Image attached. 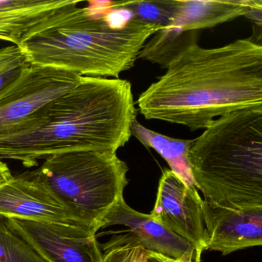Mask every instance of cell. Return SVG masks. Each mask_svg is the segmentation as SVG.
Masks as SVG:
<instances>
[{"instance_id": "cell-7", "label": "cell", "mask_w": 262, "mask_h": 262, "mask_svg": "<svg viewBox=\"0 0 262 262\" xmlns=\"http://www.w3.org/2000/svg\"><path fill=\"white\" fill-rule=\"evenodd\" d=\"M46 262H102L96 234L90 228L23 219H4Z\"/></svg>"}, {"instance_id": "cell-10", "label": "cell", "mask_w": 262, "mask_h": 262, "mask_svg": "<svg viewBox=\"0 0 262 262\" xmlns=\"http://www.w3.org/2000/svg\"><path fill=\"white\" fill-rule=\"evenodd\" d=\"M113 225H123L119 232L125 238L135 241L147 251H154L173 258L201 260L194 247L174 234L150 214L139 212L127 205L122 197L110 208L99 225V230Z\"/></svg>"}, {"instance_id": "cell-4", "label": "cell", "mask_w": 262, "mask_h": 262, "mask_svg": "<svg viewBox=\"0 0 262 262\" xmlns=\"http://www.w3.org/2000/svg\"><path fill=\"white\" fill-rule=\"evenodd\" d=\"M187 155L204 201L237 210L262 207V108L217 118L191 140Z\"/></svg>"}, {"instance_id": "cell-1", "label": "cell", "mask_w": 262, "mask_h": 262, "mask_svg": "<svg viewBox=\"0 0 262 262\" xmlns=\"http://www.w3.org/2000/svg\"><path fill=\"white\" fill-rule=\"evenodd\" d=\"M166 72L138 98L146 119L206 128L216 118L262 108V46L238 39L217 48L194 42L168 64Z\"/></svg>"}, {"instance_id": "cell-19", "label": "cell", "mask_w": 262, "mask_h": 262, "mask_svg": "<svg viewBox=\"0 0 262 262\" xmlns=\"http://www.w3.org/2000/svg\"><path fill=\"white\" fill-rule=\"evenodd\" d=\"M30 66L25 55L17 46L0 49V92L14 82Z\"/></svg>"}, {"instance_id": "cell-20", "label": "cell", "mask_w": 262, "mask_h": 262, "mask_svg": "<svg viewBox=\"0 0 262 262\" xmlns=\"http://www.w3.org/2000/svg\"><path fill=\"white\" fill-rule=\"evenodd\" d=\"M147 262H201V260L191 258H173L154 251H147Z\"/></svg>"}, {"instance_id": "cell-8", "label": "cell", "mask_w": 262, "mask_h": 262, "mask_svg": "<svg viewBox=\"0 0 262 262\" xmlns=\"http://www.w3.org/2000/svg\"><path fill=\"white\" fill-rule=\"evenodd\" d=\"M197 188L189 187L171 169L159 181L151 215L169 231L189 242L198 255L208 250V235L202 205Z\"/></svg>"}, {"instance_id": "cell-2", "label": "cell", "mask_w": 262, "mask_h": 262, "mask_svg": "<svg viewBox=\"0 0 262 262\" xmlns=\"http://www.w3.org/2000/svg\"><path fill=\"white\" fill-rule=\"evenodd\" d=\"M137 111L128 80L82 76L74 89L0 138V159L31 168L70 151L116 153L129 141Z\"/></svg>"}, {"instance_id": "cell-17", "label": "cell", "mask_w": 262, "mask_h": 262, "mask_svg": "<svg viewBox=\"0 0 262 262\" xmlns=\"http://www.w3.org/2000/svg\"><path fill=\"white\" fill-rule=\"evenodd\" d=\"M0 262H46L0 219Z\"/></svg>"}, {"instance_id": "cell-6", "label": "cell", "mask_w": 262, "mask_h": 262, "mask_svg": "<svg viewBox=\"0 0 262 262\" xmlns=\"http://www.w3.org/2000/svg\"><path fill=\"white\" fill-rule=\"evenodd\" d=\"M82 76L52 67L30 66L0 92V138L9 136L35 112L74 89Z\"/></svg>"}, {"instance_id": "cell-16", "label": "cell", "mask_w": 262, "mask_h": 262, "mask_svg": "<svg viewBox=\"0 0 262 262\" xmlns=\"http://www.w3.org/2000/svg\"><path fill=\"white\" fill-rule=\"evenodd\" d=\"M179 7V0L164 1H129V2H111V10H124L132 16L145 23L159 27L166 28L172 22Z\"/></svg>"}, {"instance_id": "cell-5", "label": "cell", "mask_w": 262, "mask_h": 262, "mask_svg": "<svg viewBox=\"0 0 262 262\" xmlns=\"http://www.w3.org/2000/svg\"><path fill=\"white\" fill-rule=\"evenodd\" d=\"M128 165L110 151L55 155L30 171L70 207L95 233L110 208L123 197Z\"/></svg>"}, {"instance_id": "cell-12", "label": "cell", "mask_w": 262, "mask_h": 262, "mask_svg": "<svg viewBox=\"0 0 262 262\" xmlns=\"http://www.w3.org/2000/svg\"><path fill=\"white\" fill-rule=\"evenodd\" d=\"M257 0H179L177 13L165 29L180 33L211 28L246 16Z\"/></svg>"}, {"instance_id": "cell-11", "label": "cell", "mask_w": 262, "mask_h": 262, "mask_svg": "<svg viewBox=\"0 0 262 262\" xmlns=\"http://www.w3.org/2000/svg\"><path fill=\"white\" fill-rule=\"evenodd\" d=\"M208 250L228 255L262 245V207L237 210L203 201Z\"/></svg>"}, {"instance_id": "cell-13", "label": "cell", "mask_w": 262, "mask_h": 262, "mask_svg": "<svg viewBox=\"0 0 262 262\" xmlns=\"http://www.w3.org/2000/svg\"><path fill=\"white\" fill-rule=\"evenodd\" d=\"M76 0H0V39L19 46L36 24Z\"/></svg>"}, {"instance_id": "cell-18", "label": "cell", "mask_w": 262, "mask_h": 262, "mask_svg": "<svg viewBox=\"0 0 262 262\" xmlns=\"http://www.w3.org/2000/svg\"><path fill=\"white\" fill-rule=\"evenodd\" d=\"M102 262H147V250L135 241L115 235L101 246Z\"/></svg>"}, {"instance_id": "cell-3", "label": "cell", "mask_w": 262, "mask_h": 262, "mask_svg": "<svg viewBox=\"0 0 262 262\" xmlns=\"http://www.w3.org/2000/svg\"><path fill=\"white\" fill-rule=\"evenodd\" d=\"M76 0L30 29L18 47L30 66L52 67L81 76L119 79L134 67L145 42L159 27L131 17L121 26L106 10L78 7Z\"/></svg>"}, {"instance_id": "cell-9", "label": "cell", "mask_w": 262, "mask_h": 262, "mask_svg": "<svg viewBox=\"0 0 262 262\" xmlns=\"http://www.w3.org/2000/svg\"><path fill=\"white\" fill-rule=\"evenodd\" d=\"M0 219L90 228L69 205L33 178L30 171L13 176L11 180L0 185Z\"/></svg>"}, {"instance_id": "cell-15", "label": "cell", "mask_w": 262, "mask_h": 262, "mask_svg": "<svg viewBox=\"0 0 262 262\" xmlns=\"http://www.w3.org/2000/svg\"><path fill=\"white\" fill-rule=\"evenodd\" d=\"M194 42H196L194 32L180 33L163 29L156 32L145 42L138 58L159 64L166 69L174 57Z\"/></svg>"}, {"instance_id": "cell-21", "label": "cell", "mask_w": 262, "mask_h": 262, "mask_svg": "<svg viewBox=\"0 0 262 262\" xmlns=\"http://www.w3.org/2000/svg\"><path fill=\"white\" fill-rule=\"evenodd\" d=\"M13 176L8 165L0 159V185L7 183L13 179Z\"/></svg>"}, {"instance_id": "cell-14", "label": "cell", "mask_w": 262, "mask_h": 262, "mask_svg": "<svg viewBox=\"0 0 262 262\" xmlns=\"http://www.w3.org/2000/svg\"><path fill=\"white\" fill-rule=\"evenodd\" d=\"M131 133L144 146L156 150L185 185L195 187L187 155L191 140L168 137L145 128L137 119L132 125Z\"/></svg>"}]
</instances>
